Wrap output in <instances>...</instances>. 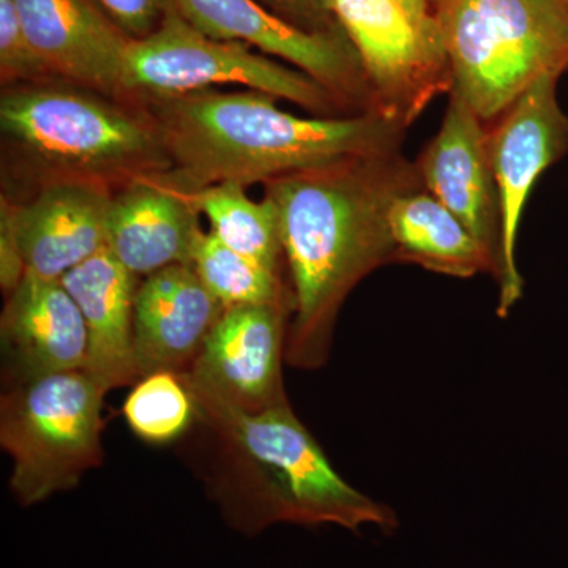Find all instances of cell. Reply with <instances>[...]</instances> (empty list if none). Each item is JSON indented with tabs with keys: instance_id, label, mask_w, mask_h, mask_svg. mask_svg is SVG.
<instances>
[{
	"instance_id": "cell-21",
	"label": "cell",
	"mask_w": 568,
	"mask_h": 568,
	"mask_svg": "<svg viewBox=\"0 0 568 568\" xmlns=\"http://www.w3.org/2000/svg\"><path fill=\"white\" fill-rule=\"evenodd\" d=\"M192 267L223 308L241 305H291L293 291L283 286L278 272L224 245L209 231L194 245Z\"/></svg>"
},
{
	"instance_id": "cell-18",
	"label": "cell",
	"mask_w": 568,
	"mask_h": 568,
	"mask_svg": "<svg viewBox=\"0 0 568 568\" xmlns=\"http://www.w3.org/2000/svg\"><path fill=\"white\" fill-rule=\"evenodd\" d=\"M136 278L106 248L61 278L88 327L84 372L108 394L141 379L133 336Z\"/></svg>"
},
{
	"instance_id": "cell-7",
	"label": "cell",
	"mask_w": 568,
	"mask_h": 568,
	"mask_svg": "<svg viewBox=\"0 0 568 568\" xmlns=\"http://www.w3.org/2000/svg\"><path fill=\"white\" fill-rule=\"evenodd\" d=\"M242 85L335 118L347 111L338 97L304 71L239 41L212 39L194 29L174 9L145 39L130 41L123 69V92L142 99H170Z\"/></svg>"
},
{
	"instance_id": "cell-9",
	"label": "cell",
	"mask_w": 568,
	"mask_h": 568,
	"mask_svg": "<svg viewBox=\"0 0 568 568\" xmlns=\"http://www.w3.org/2000/svg\"><path fill=\"white\" fill-rule=\"evenodd\" d=\"M558 81L541 78L487 125L500 209L499 317H506L523 294L517 241L529 194L540 175L568 152V115L559 104Z\"/></svg>"
},
{
	"instance_id": "cell-8",
	"label": "cell",
	"mask_w": 568,
	"mask_h": 568,
	"mask_svg": "<svg viewBox=\"0 0 568 568\" xmlns=\"http://www.w3.org/2000/svg\"><path fill=\"white\" fill-rule=\"evenodd\" d=\"M366 74L379 114L413 125L436 97L452 91L437 24L417 20L399 0H325Z\"/></svg>"
},
{
	"instance_id": "cell-3",
	"label": "cell",
	"mask_w": 568,
	"mask_h": 568,
	"mask_svg": "<svg viewBox=\"0 0 568 568\" xmlns=\"http://www.w3.org/2000/svg\"><path fill=\"white\" fill-rule=\"evenodd\" d=\"M189 390L197 418L223 443L235 467L239 484L219 489L231 528L245 536L275 525L338 526L351 532L366 526L383 532L398 528L390 507L358 491L336 473L290 403L246 413L197 388Z\"/></svg>"
},
{
	"instance_id": "cell-25",
	"label": "cell",
	"mask_w": 568,
	"mask_h": 568,
	"mask_svg": "<svg viewBox=\"0 0 568 568\" xmlns=\"http://www.w3.org/2000/svg\"><path fill=\"white\" fill-rule=\"evenodd\" d=\"M257 2L304 31H342L325 0H257Z\"/></svg>"
},
{
	"instance_id": "cell-14",
	"label": "cell",
	"mask_w": 568,
	"mask_h": 568,
	"mask_svg": "<svg viewBox=\"0 0 568 568\" xmlns=\"http://www.w3.org/2000/svg\"><path fill=\"white\" fill-rule=\"evenodd\" d=\"M448 95L443 125L416 160L418 174L425 189L487 246L499 274L500 209L488 126L465 100Z\"/></svg>"
},
{
	"instance_id": "cell-20",
	"label": "cell",
	"mask_w": 568,
	"mask_h": 568,
	"mask_svg": "<svg viewBox=\"0 0 568 568\" xmlns=\"http://www.w3.org/2000/svg\"><path fill=\"white\" fill-rule=\"evenodd\" d=\"M179 190L194 211L207 216L211 233L224 245L272 271H280V260L284 256L282 233L278 212L271 197L254 201L241 183Z\"/></svg>"
},
{
	"instance_id": "cell-19",
	"label": "cell",
	"mask_w": 568,
	"mask_h": 568,
	"mask_svg": "<svg viewBox=\"0 0 568 568\" xmlns=\"http://www.w3.org/2000/svg\"><path fill=\"white\" fill-rule=\"evenodd\" d=\"M395 263H413L455 278L497 275L495 256L425 186L395 197L388 211Z\"/></svg>"
},
{
	"instance_id": "cell-5",
	"label": "cell",
	"mask_w": 568,
	"mask_h": 568,
	"mask_svg": "<svg viewBox=\"0 0 568 568\" xmlns=\"http://www.w3.org/2000/svg\"><path fill=\"white\" fill-rule=\"evenodd\" d=\"M436 24L452 91L491 123L541 78L568 70L560 0H439Z\"/></svg>"
},
{
	"instance_id": "cell-23",
	"label": "cell",
	"mask_w": 568,
	"mask_h": 568,
	"mask_svg": "<svg viewBox=\"0 0 568 568\" xmlns=\"http://www.w3.org/2000/svg\"><path fill=\"white\" fill-rule=\"evenodd\" d=\"M0 74L10 85L58 80L33 50L14 0H0Z\"/></svg>"
},
{
	"instance_id": "cell-1",
	"label": "cell",
	"mask_w": 568,
	"mask_h": 568,
	"mask_svg": "<svg viewBox=\"0 0 568 568\" xmlns=\"http://www.w3.org/2000/svg\"><path fill=\"white\" fill-rule=\"evenodd\" d=\"M424 186L402 151L358 156L267 182L278 212L294 317L286 364H327L339 308L365 276L395 263L388 211L399 194Z\"/></svg>"
},
{
	"instance_id": "cell-6",
	"label": "cell",
	"mask_w": 568,
	"mask_h": 568,
	"mask_svg": "<svg viewBox=\"0 0 568 568\" xmlns=\"http://www.w3.org/2000/svg\"><path fill=\"white\" fill-rule=\"evenodd\" d=\"M84 369L9 387L0 403V444L13 459L10 489L22 507L78 487L103 458V398Z\"/></svg>"
},
{
	"instance_id": "cell-16",
	"label": "cell",
	"mask_w": 568,
	"mask_h": 568,
	"mask_svg": "<svg viewBox=\"0 0 568 568\" xmlns=\"http://www.w3.org/2000/svg\"><path fill=\"white\" fill-rule=\"evenodd\" d=\"M223 310L192 264L170 265L145 276L133 308L140 376L189 372Z\"/></svg>"
},
{
	"instance_id": "cell-24",
	"label": "cell",
	"mask_w": 568,
	"mask_h": 568,
	"mask_svg": "<svg viewBox=\"0 0 568 568\" xmlns=\"http://www.w3.org/2000/svg\"><path fill=\"white\" fill-rule=\"evenodd\" d=\"M99 3L132 40L151 36L173 10L171 0H99Z\"/></svg>"
},
{
	"instance_id": "cell-26",
	"label": "cell",
	"mask_w": 568,
	"mask_h": 568,
	"mask_svg": "<svg viewBox=\"0 0 568 568\" xmlns=\"http://www.w3.org/2000/svg\"><path fill=\"white\" fill-rule=\"evenodd\" d=\"M407 11L417 20L428 22V24H436V10L439 6V0H399Z\"/></svg>"
},
{
	"instance_id": "cell-11",
	"label": "cell",
	"mask_w": 568,
	"mask_h": 568,
	"mask_svg": "<svg viewBox=\"0 0 568 568\" xmlns=\"http://www.w3.org/2000/svg\"><path fill=\"white\" fill-rule=\"evenodd\" d=\"M173 9L212 39L239 41L291 63L342 100L351 114L377 112L375 93L345 32H308L257 0H171Z\"/></svg>"
},
{
	"instance_id": "cell-2",
	"label": "cell",
	"mask_w": 568,
	"mask_h": 568,
	"mask_svg": "<svg viewBox=\"0 0 568 568\" xmlns=\"http://www.w3.org/2000/svg\"><path fill=\"white\" fill-rule=\"evenodd\" d=\"M257 91H203L149 100L170 153L160 178L183 190L271 182L328 164L402 151L406 129L379 112L301 118Z\"/></svg>"
},
{
	"instance_id": "cell-10",
	"label": "cell",
	"mask_w": 568,
	"mask_h": 568,
	"mask_svg": "<svg viewBox=\"0 0 568 568\" xmlns=\"http://www.w3.org/2000/svg\"><path fill=\"white\" fill-rule=\"evenodd\" d=\"M99 183H44L28 204L2 209L0 282L10 294L24 275L61 280L106 248L112 193Z\"/></svg>"
},
{
	"instance_id": "cell-13",
	"label": "cell",
	"mask_w": 568,
	"mask_h": 568,
	"mask_svg": "<svg viewBox=\"0 0 568 568\" xmlns=\"http://www.w3.org/2000/svg\"><path fill=\"white\" fill-rule=\"evenodd\" d=\"M33 50L59 81L121 100L130 37L99 0H14Z\"/></svg>"
},
{
	"instance_id": "cell-15",
	"label": "cell",
	"mask_w": 568,
	"mask_h": 568,
	"mask_svg": "<svg viewBox=\"0 0 568 568\" xmlns=\"http://www.w3.org/2000/svg\"><path fill=\"white\" fill-rule=\"evenodd\" d=\"M9 386L84 369L88 327L61 280L24 275L9 294L0 320Z\"/></svg>"
},
{
	"instance_id": "cell-12",
	"label": "cell",
	"mask_w": 568,
	"mask_h": 568,
	"mask_svg": "<svg viewBox=\"0 0 568 568\" xmlns=\"http://www.w3.org/2000/svg\"><path fill=\"white\" fill-rule=\"evenodd\" d=\"M291 312V305L224 308L196 361L179 376L186 386L246 413L287 405L283 362Z\"/></svg>"
},
{
	"instance_id": "cell-17",
	"label": "cell",
	"mask_w": 568,
	"mask_h": 568,
	"mask_svg": "<svg viewBox=\"0 0 568 568\" xmlns=\"http://www.w3.org/2000/svg\"><path fill=\"white\" fill-rule=\"evenodd\" d=\"M197 216L181 190L160 175L136 179L112 194L106 250L136 276L192 264L203 233Z\"/></svg>"
},
{
	"instance_id": "cell-4",
	"label": "cell",
	"mask_w": 568,
	"mask_h": 568,
	"mask_svg": "<svg viewBox=\"0 0 568 568\" xmlns=\"http://www.w3.org/2000/svg\"><path fill=\"white\" fill-rule=\"evenodd\" d=\"M10 148L48 182L126 183L170 173L171 159L151 115L65 81L10 85L0 99ZM47 182V183H48Z\"/></svg>"
},
{
	"instance_id": "cell-22",
	"label": "cell",
	"mask_w": 568,
	"mask_h": 568,
	"mask_svg": "<svg viewBox=\"0 0 568 568\" xmlns=\"http://www.w3.org/2000/svg\"><path fill=\"white\" fill-rule=\"evenodd\" d=\"M123 417L144 443L163 446L174 443L190 428L197 410L182 377L160 372L134 384L123 405Z\"/></svg>"
},
{
	"instance_id": "cell-27",
	"label": "cell",
	"mask_w": 568,
	"mask_h": 568,
	"mask_svg": "<svg viewBox=\"0 0 568 568\" xmlns=\"http://www.w3.org/2000/svg\"><path fill=\"white\" fill-rule=\"evenodd\" d=\"M560 2H562L564 7H566V9L568 10V0H560Z\"/></svg>"
}]
</instances>
